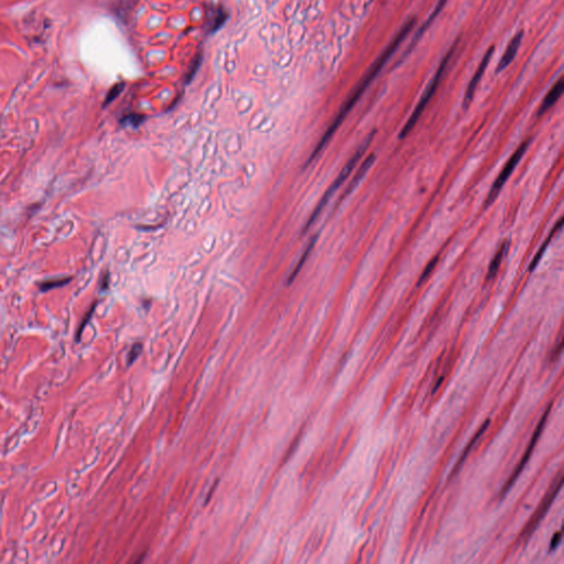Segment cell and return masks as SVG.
<instances>
[{
	"label": "cell",
	"mask_w": 564,
	"mask_h": 564,
	"mask_svg": "<svg viewBox=\"0 0 564 564\" xmlns=\"http://www.w3.org/2000/svg\"><path fill=\"white\" fill-rule=\"evenodd\" d=\"M414 25H416V19H414V18L410 19L409 21H407L406 24L402 26L400 30L398 31V33L396 34L395 38L391 40V42L388 44V47L383 51V53L379 55L378 59L372 63V65L369 67V70L366 72L364 77H362L359 80V83L357 84V86H356L355 89L352 91V94L348 96V99L346 100V102L343 104V106L341 107V109H339V112L337 114V116L335 117V119L333 120V123L331 124L330 127L327 128V130L325 131V134L323 135V137L321 138V140L318 143V146L315 147L314 151L312 152L310 159L308 160V164L310 162H312V160H314L316 157H318V154L322 150H323L325 146L327 145V143H329V141L332 139L333 135L335 134L336 130L339 128V126L342 125V123L344 122V119L347 117V115L349 114L350 111H352L353 107L356 105V103L359 101L361 95L365 93V90L368 88V86H369L372 83V80L375 79L378 74L382 72L383 67L385 66L386 63H387L390 57L394 55V53L397 51V49L400 47V44L407 38L408 34L411 32Z\"/></svg>",
	"instance_id": "1"
},
{
	"label": "cell",
	"mask_w": 564,
	"mask_h": 564,
	"mask_svg": "<svg viewBox=\"0 0 564 564\" xmlns=\"http://www.w3.org/2000/svg\"><path fill=\"white\" fill-rule=\"evenodd\" d=\"M456 47H457V41L453 43L451 49L447 51V53H446V54L444 55V57H443V59H442V61H441V63H440V65H439V68H437V70H436V72H435V74H434V76H433L432 80H431L430 84L428 85V87L425 88L424 93H423L421 99H420L417 107L414 108V111L412 112L411 116L409 117V119L407 120V123L405 124L404 128L401 129L400 134H399V139H400V140H401V139H405V138L412 131V129L414 128V126L417 125L418 120L420 119V117H421V115H422L423 112L425 111V108H427L428 104L430 103L431 99H432L433 95L435 94V91H436L437 87H439V84L441 83V79H442V77H443V74H444V72H445V70H446V67H447V65H448V63H450V61H451V59H452V56H453V54H454V52H455Z\"/></svg>",
	"instance_id": "2"
},
{
	"label": "cell",
	"mask_w": 564,
	"mask_h": 564,
	"mask_svg": "<svg viewBox=\"0 0 564 564\" xmlns=\"http://www.w3.org/2000/svg\"><path fill=\"white\" fill-rule=\"evenodd\" d=\"M375 135H376V130H372V131L370 132V134H368V136L365 138V139L361 141V143H360V145H359L358 148H357V150H356L355 153L353 154V157L349 159V161L346 163V165H345L344 168H343V170H342L341 172H339V174H338V176L335 179V181H334V182L332 183V185H331V186L329 187V190H327V191L325 192V194L323 195V197H322V199H321V201H320V203L318 204V206L315 207V210H314V212L312 213V215H311V217L309 218V221H308V223H307L306 228H304V231H307V229H309V228L311 227V225H312V224L316 221V218H318L319 215L321 214V212L323 211L325 205H326L327 203H329V201H330V199L333 197V194L335 193L339 187H341V185L344 183V181H346L347 177L350 175V173H352L353 170L355 169L356 164H357V163L359 162V160L361 159L362 154H364L365 151L367 150L368 146H369L370 143H371V141H372V139H373V137H375Z\"/></svg>",
	"instance_id": "3"
},
{
	"label": "cell",
	"mask_w": 564,
	"mask_h": 564,
	"mask_svg": "<svg viewBox=\"0 0 564 564\" xmlns=\"http://www.w3.org/2000/svg\"><path fill=\"white\" fill-rule=\"evenodd\" d=\"M528 146H529V141H525L523 143H521V145L518 147L517 150L514 152V154L511 155L510 159L507 161V163L505 164L504 169L502 170V172H500V174L498 175L496 181L494 182L491 191H489V193H488V197L486 199V203H485V207H488L494 202L495 199L497 198V195L499 194L500 190H502L503 186L505 185L506 181L508 180V177L510 176L511 173H513V171L515 170L517 164L519 163V161L523 157V154L526 153Z\"/></svg>",
	"instance_id": "4"
},
{
	"label": "cell",
	"mask_w": 564,
	"mask_h": 564,
	"mask_svg": "<svg viewBox=\"0 0 564 564\" xmlns=\"http://www.w3.org/2000/svg\"><path fill=\"white\" fill-rule=\"evenodd\" d=\"M561 487H562V475L560 474L559 476H557L556 482H554L553 485L551 486L550 492L546 494V496L542 500V503L540 504L539 508L536 510V513H534V515L530 518V520L528 521L526 527L523 528V530L519 536V538H521L522 540H527L534 532V530L537 529V527H538L539 523L541 522V520L543 519L544 516L546 515V513H548V510L550 508L552 502H553V499L556 497V495H557V493H559Z\"/></svg>",
	"instance_id": "5"
},
{
	"label": "cell",
	"mask_w": 564,
	"mask_h": 564,
	"mask_svg": "<svg viewBox=\"0 0 564 564\" xmlns=\"http://www.w3.org/2000/svg\"><path fill=\"white\" fill-rule=\"evenodd\" d=\"M551 408H552V404H550V405L548 406V409L545 410V412L543 413V416L541 417L540 422H539L538 425H537L536 431H534V433H533V435H532V437H531L530 444H529V446L527 447L526 453L523 454L522 458L520 459V463L517 465V467H516V469L514 471V473L510 475L509 480H508L507 482H506V484H505L504 488L502 489V492H500V495H502V497H504L505 495L508 493L509 489H510L511 487H513V485L515 484V482L517 481L518 477L520 476V474H521V472L523 471V468H525L526 464L528 463L529 458H530V456H531L533 448H534V446H536V444H537V442H538L539 437H540V435H541V432H542V430H543V428H544L545 422H546V419H548V417H549V413H550Z\"/></svg>",
	"instance_id": "6"
},
{
	"label": "cell",
	"mask_w": 564,
	"mask_h": 564,
	"mask_svg": "<svg viewBox=\"0 0 564 564\" xmlns=\"http://www.w3.org/2000/svg\"><path fill=\"white\" fill-rule=\"evenodd\" d=\"M494 51H495V47H494V45H492V47H489V49L486 51V53H485L484 57H483L482 62L480 63L479 67H477V70H476L475 74L473 75V77H472L469 84L467 85V88H466L465 95H464V100H463V108H464V109H467L468 106L471 105L472 101H473L477 86H479V84H480V82H481V79H482L483 75H484L485 70H486L488 64H489V61H491V59H492Z\"/></svg>",
	"instance_id": "7"
},
{
	"label": "cell",
	"mask_w": 564,
	"mask_h": 564,
	"mask_svg": "<svg viewBox=\"0 0 564 564\" xmlns=\"http://www.w3.org/2000/svg\"><path fill=\"white\" fill-rule=\"evenodd\" d=\"M522 38H523V32L520 31V32H518L513 39H511V41L509 42L507 49H506L503 57L500 59V61L498 63L497 71H496L497 73L504 71L505 68L507 67L510 64V63L515 60V57L517 55V52L520 48Z\"/></svg>",
	"instance_id": "8"
},
{
	"label": "cell",
	"mask_w": 564,
	"mask_h": 564,
	"mask_svg": "<svg viewBox=\"0 0 564 564\" xmlns=\"http://www.w3.org/2000/svg\"><path fill=\"white\" fill-rule=\"evenodd\" d=\"M563 88H564L563 78H560L544 97V100L542 101V104H541V106L538 111V116H542L545 112H548L549 109L554 105L557 100L560 99V96L562 95Z\"/></svg>",
	"instance_id": "9"
},
{
	"label": "cell",
	"mask_w": 564,
	"mask_h": 564,
	"mask_svg": "<svg viewBox=\"0 0 564 564\" xmlns=\"http://www.w3.org/2000/svg\"><path fill=\"white\" fill-rule=\"evenodd\" d=\"M375 161H376V155H375V153H371V154L368 155V157L365 159L364 162L361 163V165H360V168L358 169V171L355 173L352 182L349 183V185L347 186L346 191H345V193H344V195H343L342 198L346 197V195H348L350 192L353 191V190H354L356 186L358 185L359 182L362 180V177H364V176L366 175L367 171L371 168L373 163H375Z\"/></svg>",
	"instance_id": "10"
},
{
	"label": "cell",
	"mask_w": 564,
	"mask_h": 564,
	"mask_svg": "<svg viewBox=\"0 0 564 564\" xmlns=\"http://www.w3.org/2000/svg\"><path fill=\"white\" fill-rule=\"evenodd\" d=\"M446 2H447V0H439V3H437L436 7H435V8H434V10H433V13L430 15V17H429V18H428V20H427V21H425V24H424V25H423V26H422L421 28H420V29H419V31L417 32V34H416V36H414L413 40H412V41H411V43H410V45H409V48H408V50H407V54H409V53H410V51H411V50H412V49L414 48V45H416V43L418 42V40H419L420 38H421V37L423 36V33H424L425 31H427V29H428V28H429V27L431 26V24H432V22L434 21V19L436 18V17H437V16H439V14L441 13V11H442L443 7H444V6H445ZM407 54H405V56H406Z\"/></svg>",
	"instance_id": "11"
},
{
	"label": "cell",
	"mask_w": 564,
	"mask_h": 564,
	"mask_svg": "<svg viewBox=\"0 0 564 564\" xmlns=\"http://www.w3.org/2000/svg\"><path fill=\"white\" fill-rule=\"evenodd\" d=\"M509 249V241H505V243L500 246V248L497 250L496 254L493 257L491 263H489V267H488V272H487V279L491 280L495 277V274L497 273L498 269L500 267V264L503 262V259L505 258L506 254H507V251Z\"/></svg>",
	"instance_id": "12"
},
{
	"label": "cell",
	"mask_w": 564,
	"mask_h": 564,
	"mask_svg": "<svg viewBox=\"0 0 564 564\" xmlns=\"http://www.w3.org/2000/svg\"><path fill=\"white\" fill-rule=\"evenodd\" d=\"M562 221H563L562 218H560V220L557 221V223L555 224V226H554L553 228H552V231L550 232V234H549V236H548V238H546V239L544 240V243L542 244V246L540 247L539 251L537 252L536 256L533 257L532 261H531V263H530V266H529V271H530V272H532L533 270L536 269V267L538 266V263H539L540 260H541V258H542V256L544 255V251L546 250V248H548V246L550 245L551 239L553 238V236L561 229V227H562Z\"/></svg>",
	"instance_id": "13"
},
{
	"label": "cell",
	"mask_w": 564,
	"mask_h": 564,
	"mask_svg": "<svg viewBox=\"0 0 564 564\" xmlns=\"http://www.w3.org/2000/svg\"><path fill=\"white\" fill-rule=\"evenodd\" d=\"M318 238H319V235H315L314 237H313L312 239H311V241L309 243V245H308V247L306 248V250H304V252L302 254V256H301V258H300V260H299V262L297 263V266L295 267V269L292 270L291 274L289 275V278H288V285H291L292 282H293V280H295V279L297 278V275L299 274V272L301 271V269H302V267L304 266V263H306L307 259L309 258V256H310V254H311V251H312V249H313V247L315 246V243H316V240H318Z\"/></svg>",
	"instance_id": "14"
},
{
	"label": "cell",
	"mask_w": 564,
	"mask_h": 564,
	"mask_svg": "<svg viewBox=\"0 0 564 564\" xmlns=\"http://www.w3.org/2000/svg\"><path fill=\"white\" fill-rule=\"evenodd\" d=\"M489 422H491V421H489V420H486V421H485L484 423H483V425H482V427H481V429H480L479 431H477V432H476V434L474 435V437H473V439H472V440H471V442L468 443V445L465 447V450H464V452L462 453L461 457H459V459H458L457 464L455 465V468H454V472H453V473H455V472H457V471H458L459 468H461V466H462V465H463V463L465 462L466 457H467V455H468V454H469V452H471V450H472V448H473V446H474V444H475V443L477 442V440H479V439H480V437H481V436L483 435V433H484V432H485V431L487 430V428L489 427Z\"/></svg>",
	"instance_id": "15"
},
{
	"label": "cell",
	"mask_w": 564,
	"mask_h": 564,
	"mask_svg": "<svg viewBox=\"0 0 564 564\" xmlns=\"http://www.w3.org/2000/svg\"><path fill=\"white\" fill-rule=\"evenodd\" d=\"M71 281L70 277H65V278H62V279H49V280H45L43 282L40 284L39 288L41 289V291H49L52 289H56V288H61L63 286L67 285L68 282Z\"/></svg>",
	"instance_id": "16"
},
{
	"label": "cell",
	"mask_w": 564,
	"mask_h": 564,
	"mask_svg": "<svg viewBox=\"0 0 564 564\" xmlns=\"http://www.w3.org/2000/svg\"><path fill=\"white\" fill-rule=\"evenodd\" d=\"M143 120H145V116H142V115L131 114L122 119V124L132 126V127H138V126H140L142 124Z\"/></svg>",
	"instance_id": "17"
},
{
	"label": "cell",
	"mask_w": 564,
	"mask_h": 564,
	"mask_svg": "<svg viewBox=\"0 0 564 564\" xmlns=\"http://www.w3.org/2000/svg\"><path fill=\"white\" fill-rule=\"evenodd\" d=\"M226 20V13H224L223 10H218L217 14L215 16V19L213 21V24L211 25V32H215L217 31L218 29H220L224 22Z\"/></svg>",
	"instance_id": "18"
},
{
	"label": "cell",
	"mask_w": 564,
	"mask_h": 564,
	"mask_svg": "<svg viewBox=\"0 0 564 564\" xmlns=\"http://www.w3.org/2000/svg\"><path fill=\"white\" fill-rule=\"evenodd\" d=\"M437 259H439V257H437V256H436L435 258H433V259H432V260H431V261H430V262L428 263V266H427V267H425V269L423 270L422 274H421V275H420V279H419V281H418V286H420V285H421V284H422V282H423V281H424L425 279H427V278L429 277V275L431 274V272H432V271H433V269L435 268L436 263H437Z\"/></svg>",
	"instance_id": "19"
},
{
	"label": "cell",
	"mask_w": 564,
	"mask_h": 564,
	"mask_svg": "<svg viewBox=\"0 0 564 564\" xmlns=\"http://www.w3.org/2000/svg\"><path fill=\"white\" fill-rule=\"evenodd\" d=\"M124 89V84H118L116 86H114V87L109 91L107 97H106V101H105V105H108V104H111L112 102H114L115 100L117 99V97L120 95Z\"/></svg>",
	"instance_id": "20"
},
{
	"label": "cell",
	"mask_w": 564,
	"mask_h": 564,
	"mask_svg": "<svg viewBox=\"0 0 564 564\" xmlns=\"http://www.w3.org/2000/svg\"><path fill=\"white\" fill-rule=\"evenodd\" d=\"M141 349H142L141 344H135L134 346H132V348L130 349V352L128 354V359H127L129 365L132 364V362H134L138 357H139V355L141 353Z\"/></svg>",
	"instance_id": "21"
},
{
	"label": "cell",
	"mask_w": 564,
	"mask_h": 564,
	"mask_svg": "<svg viewBox=\"0 0 564 564\" xmlns=\"http://www.w3.org/2000/svg\"><path fill=\"white\" fill-rule=\"evenodd\" d=\"M561 540H562V532H561V531L556 532V533L554 534V536L552 537V540H551V542H550V550H551V551L555 550V549L557 548V546H559V544L561 543Z\"/></svg>",
	"instance_id": "22"
},
{
	"label": "cell",
	"mask_w": 564,
	"mask_h": 564,
	"mask_svg": "<svg viewBox=\"0 0 564 564\" xmlns=\"http://www.w3.org/2000/svg\"><path fill=\"white\" fill-rule=\"evenodd\" d=\"M94 309H95V306H94L93 308H91V310L89 311V312H88V314H87V315H86V318H85V319L83 320L82 324H80L79 329H78V332H77V334H76V341H77V342L79 341V338H80V334H82V332H83V330H84L85 325H86V324H87V322L89 321V319H90L91 314H93V312H94Z\"/></svg>",
	"instance_id": "23"
}]
</instances>
